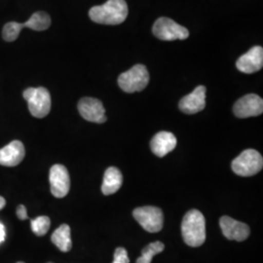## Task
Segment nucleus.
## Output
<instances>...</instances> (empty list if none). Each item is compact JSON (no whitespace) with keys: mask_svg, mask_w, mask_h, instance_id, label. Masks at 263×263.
I'll return each instance as SVG.
<instances>
[{"mask_svg":"<svg viewBox=\"0 0 263 263\" xmlns=\"http://www.w3.org/2000/svg\"><path fill=\"white\" fill-rule=\"evenodd\" d=\"M128 5L125 0H107L103 5L94 6L89 11V17L101 25L115 26L122 24L128 17Z\"/></svg>","mask_w":263,"mask_h":263,"instance_id":"obj_1","label":"nucleus"},{"mask_svg":"<svg viewBox=\"0 0 263 263\" xmlns=\"http://www.w3.org/2000/svg\"><path fill=\"white\" fill-rule=\"evenodd\" d=\"M181 234L185 244L197 248L206 241V220L198 210L186 213L181 222Z\"/></svg>","mask_w":263,"mask_h":263,"instance_id":"obj_2","label":"nucleus"},{"mask_svg":"<svg viewBox=\"0 0 263 263\" xmlns=\"http://www.w3.org/2000/svg\"><path fill=\"white\" fill-rule=\"evenodd\" d=\"M51 26V18L45 12H36L31 15V17L25 22L20 24L16 22L7 23L2 29V37L5 41L12 42L19 37L20 32L23 28H29L36 31L46 30Z\"/></svg>","mask_w":263,"mask_h":263,"instance_id":"obj_3","label":"nucleus"},{"mask_svg":"<svg viewBox=\"0 0 263 263\" xmlns=\"http://www.w3.org/2000/svg\"><path fill=\"white\" fill-rule=\"evenodd\" d=\"M23 97L28 102V110L35 118H44L51 110V95L46 88H28Z\"/></svg>","mask_w":263,"mask_h":263,"instance_id":"obj_4","label":"nucleus"},{"mask_svg":"<svg viewBox=\"0 0 263 263\" xmlns=\"http://www.w3.org/2000/svg\"><path fill=\"white\" fill-rule=\"evenodd\" d=\"M148 82L149 73L143 65H136L118 77V85L126 93L141 92L146 88Z\"/></svg>","mask_w":263,"mask_h":263,"instance_id":"obj_5","label":"nucleus"},{"mask_svg":"<svg viewBox=\"0 0 263 263\" xmlns=\"http://www.w3.org/2000/svg\"><path fill=\"white\" fill-rule=\"evenodd\" d=\"M231 167L238 176L252 177L262 170V156L258 151L247 149L232 161Z\"/></svg>","mask_w":263,"mask_h":263,"instance_id":"obj_6","label":"nucleus"},{"mask_svg":"<svg viewBox=\"0 0 263 263\" xmlns=\"http://www.w3.org/2000/svg\"><path fill=\"white\" fill-rule=\"evenodd\" d=\"M152 32L158 39L164 41H174L177 39L185 40L189 36L187 28L166 17L156 20L152 28Z\"/></svg>","mask_w":263,"mask_h":263,"instance_id":"obj_7","label":"nucleus"},{"mask_svg":"<svg viewBox=\"0 0 263 263\" xmlns=\"http://www.w3.org/2000/svg\"><path fill=\"white\" fill-rule=\"evenodd\" d=\"M133 216L147 232L157 233L163 228L164 216L160 208L152 206L137 208L134 210Z\"/></svg>","mask_w":263,"mask_h":263,"instance_id":"obj_8","label":"nucleus"},{"mask_svg":"<svg viewBox=\"0 0 263 263\" xmlns=\"http://www.w3.org/2000/svg\"><path fill=\"white\" fill-rule=\"evenodd\" d=\"M49 180L53 196L56 198L66 197L70 188V178L66 167L60 164L54 165L50 170Z\"/></svg>","mask_w":263,"mask_h":263,"instance_id":"obj_9","label":"nucleus"},{"mask_svg":"<svg viewBox=\"0 0 263 263\" xmlns=\"http://www.w3.org/2000/svg\"><path fill=\"white\" fill-rule=\"evenodd\" d=\"M233 112L239 118L258 116L263 112V100L257 95H246L236 102Z\"/></svg>","mask_w":263,"mask_h":263,"instance_id":"obj_10","label":"nucleus"},{"mask_svg":"<svg viewBox=\"0 0 263 263\" xmlns=\"http://www.w3.org/2000/svg\"><path fill=\"white\" fill-rule=\"evenodd\" d=\"M78 111L85 120L102 124L106 121L105 109L102 102L94 98H83L78 103Z\"/></svg>","mask_w":263,"mask_h":263,"instance_id":"obj_11","label":"nucleus"},{"mask_svg":"<svg viewBox=\"0 0 263 263\" xmlns=\"http://www.w3.org/2000/svg\"><path fill=\"white\" fill-rule=\"evenodd\" d=\"M219 226L223 235L228 240L242 242L250 236L251 230L248 224L240 222L230 216H222L219 219Z\"/></svg>","mask_w":263,"mask_h":263,"instance_id":"obj_12","label":"nucleus"},{"mask_svg":"<svg viewBox=\"0 0 263 263\" xmlns=\"http://www.w3.org/2000/svg\"><path fill=\"white\" fill-rule=\"evenodd\" d=\"M237 68L247 74L259 71L263 66V49L260 46H254L250 49L236 62Z\"/></svg>","mask_w":263,"mask_h":263,"instance_id":"obj_13","label":"nucleus"},{"mask_svg":"<svg viewBox=\"0 0 263 263\" xmlns=\"http://www.w3.org/2000/svg\"><path fill=\"white\" fill-rule=\"evenodd\" d=\"M179 109L186 114L202 111L206 106V87L198 86L190 94L183 97L179 104Z\"/></svg>","mask_w":263,"mask_h":263,"instance_id":"obj_14","label":"nucleus"},{"mask_svg":"<svg viewBox=\"0 0 263 263\" xmlns=\"http://www.w3.org/2000/svg\"><path fill=\"white\" fill-rule=\"evenodd\" d=\"M26 151L23 142L13 141L6 146L0 148V165L5 167H15L24 160Z\"/></svg>","mask_w":263,"mask_h":263,"instance_id":"obj_15","label":"nucleus"},{"mask_svg":"<svg viewBox=\"0 0 263 263\" xmlns=\"http://www.w3.org/2000/svg\"><path fill=\"white\" fill-rule=\"evenodd\" d=\"M177 146V138L170 132L157 133L151 141L152 152L158 156L164 157L171 151H174Z\"/></svg>","mask_w":263,"mask_h":263,"instance_id":"obj_16","label":"nucleus"},{"mask_svg":"<svg viewBox=\"0 0 263 263\" xmlns=\"http://www.w3.org/2000/svg\"><path fill=\"white\" fill-rule=\"evenodd\" d=\"M122 183L123 176L121 172L115 167H109L104 173L102 192L104 195L114 194L121 188Z\"/></svg>","mask_w":263,"mask_h":263,"instance_id":"obj_17","label":"nucleus"},{"mask_svg":"<svg viewBox=\"0 0 263 263\" xmlns=\"http://www.w3.org/2000/svg\"><path fill=\"white\" fill-rule=\"evenodd\" d=\"M52 243L57 248L64 253H67L72 248L71 236H70V227L67 224H62L54 231L51 237Z\"/></svg>","mask_w":263,"mask_h":263,"instance_id":"obj_18","label":"nucleus"},{"mask_svg":"<svg viewBox=\"0 0 263 263\" xmlns=\"http://www.w3.org/2000/svg\"><path fill=\"white\" fill-rule=\"evenodd\" d=\"M165 246L161 242H154L151 244L147 245L142 251H141V256L137 259L136 263H151L152 258L154 255L160 254L164 251Z\"/></svg>","mask_w":263,"mask_h":263,"instance_id":"obj_19","label":"nucleus"},{"mask_svg":"<svg viewBox=\"0 0 263 263\" xmlns=\"http://www.w3.org/2000/svg\"><path fill=\"white\" fill-rule=\"evenodd\" d=\"M51 220L48 216H38L30 221L32 232L36 236H44L50 229Z\"/></svg>","mask_w":263,"mask_h":263,"instance_id":"obj_20","label":"nucleus"},{"mask_svg":"<svg viewBox=\"0 0 263 263\" xmlns=\"http://www.w3.org/2000/svg\"><path fill=\"white\" fill-rule=\"evenodd\" d=\"M112 263H130L128 253L124 248H117L114 253V260Z\"/></svg>","mask_w":263,"mask_h":263,"instance_id":"obj_21","label":"nucleus"},{"mask_svg":"<svg viewBox=\"0 0 263 263\" xmlns=\"http://www.w3.org/2000/svg\"><path fill=\"white\" fill-rule=\"evenodd\" d=\"M16 212H17V216L21 220L28 219V211H27V208L25 207L24 205H20L19 207L17 208Z\"/></svg>","mask_w":263,"mask_h":263,"instance_id":"obj_22","label":"nucleus"},{"mask_svg":"<svg viewBox=\"0 0 263 263\" xmlns=\"http://www.w3.org/2000/svg\"><path fill=\"white\" fill-rule=\"evenodd\" d=\"M5 237H6L5 227L0 222V244L5 240Z\"/></svg>","mask_w":263,"mask_h":263,"instance_id":"obj_23","label":"nucleus"},{"mask_svg":"<svg viewBox=\"0 0 263 263\" xmlns=\"http://www.w3.org/2000/svg\"><path fill=\"white\" fill-rule=\"evenodd\" d=\"M5 205H6V201H5V199L0 196V210H2L3 208L5 207Z\"/></svg>","mask_w":263,"mask_h":263,"instance_id":"obj_24","label":"nucleus"},{"mask_svg":"<svg viewBox=\"0 0 263 263\" xmlns=\"http://www.w3.org/2000/svg\"><path fill=\"white\" fill-rule=\"evenodd\" d=\"M17 263H25V262H22V261H20V262H17Z\"/></svg>","mask_w":263,"mask_h":263,"instance_id":"obj_25","label":"nucleus"},{"mask_svg":"<svg viewBox=\"0 0 263 263\" xmlns=\"http://www.w3.org/2000/svg\"><path fill=\"white\" fill-rule=\"evenodd\" d=\"M49 263H52V262H49Z\"/></svg>","mask_w":263,"mask_h":263,"instance_id":"obj_26","label":"nucleus"}]
</instances>
